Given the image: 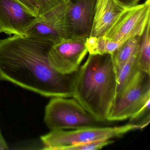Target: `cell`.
<instances>
[{"instance_id": "obj_1", "label": "cell", "mask_w": 150, "mask_h": 150, "mask_svg": "<svg viewBox=\"0 0 150 150\" xmlns=\"http://www.w3.org/2000/svg\"><path fill=\"white\" fill-rule=\"evenodd\" d=\"M55 43L26 35L0 40V80L47 97H73L77 72L59 73L48 53Z\"/></svg>"}, {"instance_id": "obj_2", "label": "cell", "mask_w": 150, "mask_h": 150, "mask_svg": "<svg viewBox=\"0 0 150 150\" xmlns=\"http://www.w3.org/2000/svg\"><path fill=\"white\" fill-rule=\"evenodd\" d=\"M117 86L111 54H89L77 71L73 97L96 120L103 122L108 120Z\"/></svg>"}, {"instance_id": "obj_3", "label": "cell", "mask_w": 150, "mask_h": 150, "mask_svg": "<svg viewBox=\"0 0 150 150\" xmlns=\"http://www.w3.org/2000/svg\"><path fill=\"white\" fill-rule=\"evenodd\" d=\"M143 125L130 123L113 127H87L71 131H51L41 137L44 150H64L68 146L101 139H112L122 137L132 131L142 129Z\"/></svg>"}, {"instance_id": "obj_4", "label": "cell", "mask_w": 150, "mask_h": 150, "mask_svg": "<svg viewBox=\"0 0 150 150\" xmlns=\"http://www.w3.org/2000/svg\"><path fill=\"white\" fill-rule=\"evenodd\" d=\"M44 122L52 130L100 126L96 120L80 103L73 99L52 97L45 107Z\"/></svg>"}, {"instance_id": "obj_5", "label": "cell", "mask_w": 150, "mask_h": 150, "mask_svg": "<svg viewBox=\"0 0 150 150\" xmlns=\"http://www.w3.org/2000/svg\"><path fill=\"white\" fill-rule=\"evenodd\" d=\"M149 103L150 74L139 71L124 89L116 95L107 121L131 118Z\"/></svg>"}, {"instance_id": "obj_6", "label": "cell", "mask_w": 150, "mask_h": 150, "mask_svg": "<svg viewBox=\"0 0 150 150\" xmlns=\"http://www.w3.org/2000/svg\"><path fill=\"white\" fill-rule=\"evenodd\" d=\"M150 21V0L125 9L118 16L104 36L122 44L135 36H141Z\"/></svg>"}, {"instance_id": "obj_7", "label": "cell", "mask_w": 150, "mask_h": 150, "mask_svg": "<svg viewBox=\"0 0 150 150\" xmlns=\"http://www.w3.org/2000/svg\"><path fill=\"white\" fill-rule=\"evenodd\" d=\"M86 39L64 38L54 44L48 53L52 67L63 74L78 71L81 63L88 52L86 45Z\"/></svg>"}, {"instance_id": "obj_8", "label": "cell", "mask_w": 150, "mask_h": 150, "mask_svg": "<svg viewBox=\"0 0 150 150\" xmlns=\"http://www.w3.org/2000/svg\"><path fill=\"white\" fill-rule=\"evenodd\" d=\"M97 1L69 0L64 20L66 38L89 37Z\"/></svg>"}, {"instance_id": "obj_9", "label": "cell", "mask_w": 150, "mask_h": 150, "mask_svg": "<svg viewBox=\"0 0 150 150\" xmlns=\"http://www.w3.org/2000/svg\"><path fill=\"white\" fill-rule=\"evenodd\" d=\"M37 18L36 16L16 0H0L1 33L10 35H26Z\"/></svg>"}, {"instance_id": "obj_10", "label": "cell", "mask_w": 150, "mask_h": 150, "mask_svg": "<svg viewBox=\"0 0 150 150\" xmlns=\"http://www.w3.org/2000/svg\"><path fill=\"white\" fill-rule=\"evenodd\" d=\"M125 8L115 0H97L89 36H104Z\"/></svg>"}, {"instance_id": "obj_11", "label": "cell", "mask_w": 150, "mask_h": 150, "mask_svg": "<svg viewBox=\"0 0 150 150\" xmlns=\"http://www.w3.org/2000/svg\"><path fill=\"white\" fill-rule=\"evenodd\" d=\"M140 37H134L126 40L111 54L117 76L124 65L137 52Z\"/></svg>"}, {"instance_id": "obj_12", "label": "cell", "mask_w": 150, "mask_h": 150, "mask_svg": "<svg viewBox=\"0 0 150 150\" xmlns=\"http://www.w3.org/2000/svg\"><path fill=\"white\" fill-rule=\"evenodd\" d=\"M136 60L139 71L150 74V21L139 38Z\"/></svg>"}, {"instance_id": "obj_13", "label": "cell", "mask_w": 150, "mask_h": 150, "mask_svg": "<svg viewBox=\"0 0 150 150\" xmlns=\"http://www.w3.org/2000/svg\"><path fill=\"white\" fill-rule=\"evenodd\" d=\"M121 45L105 36L99 38L89 36L86 41L88 52L91 55L112 54Z\"/></svg>"}, {"instance_id": "obj_14", "label": "cell", "mask_w": 150, "mask_h": 150, "mask_svg": "<svg viewBox=\"0 0 150 150\" xmlns=\"http://www.w3.org/2000/svg\"><path fill=\"white\" fill-rule=\"evenodd\" d=\"M137 52L124 65L117 76L116 95L121 93L139 71L136 60Z\"/></svg>"}, {"instance_id": "obj_15", "label": "cell", "mask_w": 150, "mask_h": 150, "mask_svg": "<svg viewBox=\"0 0 150 150\" xmlns=\"http://www.w3.org/2000/svg\"><path fill=\"white\" fill-rule=\"evenodd\" d=\"M114 141L109 139H101L87 143L77 144L68 146L64 150H96L102 149L104 146L112 144Z\"/></svg>"}, {"instance_id": "obj_16", "label": "cell", "mask_w": 150, "mask_h": 150, "mask_svg": "<svg viewBox=\"0 0 150 150\" xmlns=\"http://www.w3.org/2000/svg\"><path fill=\"white\" fill-rule=\"evenodd\" d=\"M67 0H37L38 6V16L43 15L60 6Z\"/></svg>"}, {"instance_id": "obj_17", "label": "cell", "mask_w": 150, "mask_h": 150, "mask_svg": "<svg viewBox=\"0 0 150 150\" xmlns=\"http://www.w3.org/2000/svg\"><path fill=\"white\" fill-rule=\"evenodd\" d=\"M23 5L32 13L38 16V6L37 0H16Z\"/></svg>"}, {"instance_id": "obj_18", "label": "cell", "mask_w": 150, "mask_h": 150, "mask_svg": "<svg viewBox=\"0 0 150 150\" xmlns=\"http://www.w3.org/2000/svg\"><path fill=\"white\" fill-rule=\"evenodd\" d=\"M125 8L129 7L138 4L140 0H115Z\"/></svg>"}, {"instance_id": "obj_19", "label": "cell", "mask_w": 150, "mask_h": 150, "mask_svg": "<svg viewBox=\"0 0 150 150\" xmlns=\"http://www.w3.org/2000/svg\"><path fill=\"white\" fill-rule=\"evenodd\" d=\"M8 149V145L3 137L0 127V150H7Z\"/></svg>"}, {"instance_id": "obj_20", "label": "cell", "mask_w": 150, "mask_h": 150, "mask_svg": "<svg viewBox=\"0 0 150 150\" xmlns=\"http://www.w3.org/2000/svg\"><path fill=\"white\" fill-rule=\"evenodd\" d=\"M1 33V28H0V34Z\"/></svg>"}]
</instances>
